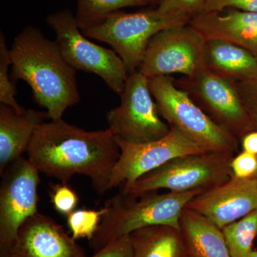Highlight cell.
Instances as JSON below:
<instances>
[{"instance_id":"cell-1","label":"cell","mask_w":257,"mask_h":257,"mask_svg":"<svg viewBox=\"0 0 257 257\" xmlns=\"http://www.w3.org/2000/svg\"><path fill=\"white\" fill-rule=\"evenodd\" d=\"M27 155L40 173L64 184L85 176L101 195L108 191L120 150L108 128L87 131L62 118L37 128Z\"/></svg>"},{"instance_id":"cell-2","label":"cell","mask_w":257,"mask_h":257,"mask_svg":"<svg viewBox=\"0 0 257 257\" xmlns=\"http://www.w3.org/2000/svg\"><path fill=\"white\" fill-rule=\"evenodd\" d=\"M10 50L12 80L25 81L34 99L46 109L50 120L62 119L80 100L76 70L64 59L56 41L33 26L15 37Z\"/></svg>"},{"instance_id":"cell-3","label":"cell","mask_w":257,"mask_h":257,"mask_svg":"<svg viewBox=\"0 0 257 257\" xmlns=\"http://www.w3.org/2000/svg\"><path fill=\"white\" fill-rule=\"evenodd\" d=\"M201 191L147 193L135 197L120 191L106 204V211L94 237L89 241L96 251L106 243L137 230L152 226H167L180 230V217L191 200Z\"/></svg>"},{"instance_id":"cell-4","label":"cell","mask_w":257,"mask_h":257,"mask_svg":"<svg viewBox=\"0 0 257 257\" xmlns=\"http://www.w3.org/2000/svg\"><path fill=\"white\" fill-rule=\"evenodd\" d=\"M190 20L185 15L167 13L157 7L136 13L121 10L82 32L88 38L110 45L130 74L140 68L152 37L165 29L189 24Z\"/></svg>"},{"instance_id":"cell-5","label":"cell","mask_w":257,"mask_h":257,"mask_svg":"<svg viewBox=\"0 0 257 257\" xmlns=\"http://www.w3.org/2000/svg\"><path fill=\"white\" fill-rule=\"evenodd\" d=\"M175 80L172 76L149 78L159 113L167 124L206 151L233 154L237 151L239 140L214 122L187 92L177 87Z\"/></svg>"},{"instance_id":"cell-6","label":"cell","mask_w":257,"mask_h":257,"mask_svg":"<svg viewBox=\"0 0 257 257\" xmlns=\"http://www.w3.org/2000/svg\"><path fill=\"white\" fill-rule=\"evenodd\" d=\"M234 157L230 152H207L177 157L121 190L135 197L162 189L173 192H204L233 177L230 165Z\"/></svg>"},{"instance_id":"cell-7","label":"cell","mask_w":257,"mask_h":257,"mask_svg":"<svg viewBox=\"0 0 257 257\" xmlns=\"http://www.w3.org/2000/svg\"><path fill=\"white\" fill-rule=\"evenodd\" d=\"M47 23L55 33V41L64 59L75 70L96 74L113 92L121 94L128 74L114 50L90 41L68 9L49 15Z\"/></svg>"},{"instance_id":"cell-8","label":"cell","mask_w":257,"mask_h":257,"mask_svg":"<svg viewBox=\"0 0 257 257\" xmlns=\"http://www.w3.org/2000/svg\"><path fill=\"white\" fill-rule=\"evenodd\" d=\"M119 106L108 111V130L128 143H150L164 138L170 126L162 119L150 91L149 78L140 71L128 74Z\"/></svg>"},{"instance_id":"cell-9","label":"cell","mask_w":257,"mask_h":257,"mask_svg":"<svg viewBox=\"0 0 257 257\" xmlns=\"http://www.w3.org/2000/svg\"><path fill=\"white\" fill-rule=\"evenodd\" d=\"M206 42L189 23L165 29L149 42L138 71L148 78L173 74L191 77L206 68Z\"/></svg>"},{"instance_id":"cell-10","label":"cell","mask_w":257,"mask_h":257,"mask_svg":"<svg viewBox=\"0 0 257 257\" xmlns=\"http://www.w3.org/2000/svg\"><path fill=\"white\" fill-rule=\"evenodd\" d=\"M175 82L214 122L239 141L246 134L255 130L234 81L204 68L194 75L184 76Z\"/></svg>"},{"instance_id":"cell-11","label":"cell","mask_w":257,"mask_h":257,"mask_svg":"<svg viewBox=\"0 0 257 257\" xmlns=\"http://www.w3.org/2000/svg\"><path fill=\"white\" fill-rule=\"evenodd\" d=\"M164 138L150 143L134 144L115 139L120 155L111 174L108 191L126 189L139 179L179 157L207 152L177 128L170 126Z\"/></svg>"},{"instance_id":"cell-12","label":"cell","mask_w":257,"mask_h":257,"mask_svg":"<svg viewBox=\"0 0 257 257\" xmlns=\"http://www.w3.org/2000/svg\"><path fill=\"white\" fill-rule=\"evenodd\" d=\"M40 172L22 157L8 166L0 184V256L4 254L24 223L38 211Z\"/></svg>"},{"instance_id":"cell-13","label":"cell","mask_w":257,"mask_h":257,"mask_svg":"<svg viewBox=\"0 0 257 257\" xmlns=\"http://www.w3.org/2000/svg\"><path fill=\"white\" fill-rule=\"evenodd\" d=\"M222 230L234 221L257 210V178L233 176L224 183L196 196L187 204Z\"/></svg>"},{"instance_id":"cell-14","label":"cell","mask_w":257,"mask_h":257,"mask_svg":"<svg viewBox=\"0 0 257 257\" xmlns=\"http://www.w3.org/2000/svg\"><path fill=\"white\" fill-rule=\"evenodd\" d=\"M77 240L62 225L38 212L25 221L0 257H86Z\"/></svg>"},{"instance_id":"cell-15","label":"cell","mask_w":257,"mask_h":257,"mask_svg":"<svg viewBox=\"0 0 257 257\" xmlns=\"http://www.w3.org/2000/svg\"><path fill=\"white\" fill-rule=\"evenodd\" d=\"M189 24L206 40L231 42L257 59V13L234 9L202 13L191 19Z\"/></svg>"},{"instance_id":"cell-16","label":"cell","mask_w":257,"mask_h":257,"mask_svg":"<svg viewBox=\"0 0 257 257\" xmlns=\"http://www.w3.org/2000/svg\"><path fill=\"white\" fill-rule=\"evenodd\" d=\"M47 119L46 111L24 108L19 112L0 104V175L27 153L37 128Z\"/></svg>"},{"instance_id":"cell-17","label":"cell","mask_w":257,"mask_h":257,"mask_svg":"<svg viewBox=\"0 0 257 257\" xmlns=\"http://www.w3.org/2000/svg\"><path fill=\"white\" fill-rule=\"evenodd\" d=\"M179 224L187 257H231L222 230L200 213L184 208Z\"/></svg>"},{"instance_id":"cell-18","label":"cell","mask_w":257,"mask_h":257,"mask_svg":"<svg viewBox=\"0 0 257 257\" xmlns=\"http://www.w3.org/2000/svg\"><path fill=\"white\" fill-rule=\"evenodd\" d=\"M206 68L220 77L243 80L257 74V59L234 44L219 39L206 42Z\"/></svg>"},{"instance_id":"cell-19","label":"cell","mask_w":257,"mask_h":257,"mask_svg":"<svg viewBox=\"0 0 257 257\" xmlns=\"http://www.w3.org/2000/svg\"><path fill=\"white\" fill-rule=\"evenodd\" d=\"M130 238L134 257H187L180 230L171 226H147Z\"/></svg>"},{"instance_id":"cell-20","label":"cell","mask_w":257,"mask_h":257,"mask_svg":"<svg viewBox=\"0 0 257 257\" xmlns=\"http://www.w3.org/2000/svg\"><path fill=\"white\" fill-rule=\"evenodd\" d=\"M157 5V0H77L75 18L79 28L83 31L124 8Z\"/></svg>"},{"instance_id":"cell-21","label":"cell","mask_w":257,"mask_h":257,"mask_svg":"<svg viewBox=\"0 0 257 257\" xmlns=\"http://www.w3.org/2000/svg\"><path fill=\"white\" fill-rule=\"evenodd\" d=\"M231 257H248L257 236V210L222 229Z\"/></svg>"},{"instance_id":"cell-22","label":"cell","mask_w":257,"mask_h":257,"mask_svg":"<svg viewBox=\"0 0 257 257\" xmlns=\"http://www.w3.org/2000/svg\"><path fill=\"white\" fill-rule=\"evenodd\" d=\"M106 207L94 209H76L67 217V225L71 236L74 239H87L89 241L94 237L105 214Z\"/></svg>"},{"instance_id":"cell-23","label":"cell","mask_w":257,"mask_h":257,"mask_svg":"<svg viewBox=\"0 0 257 257\" xmlns=\"http://www.w3.org/2000/svg\"><path fill=\"white\" fill-rule=\"evenodd\" d=\"M10 66H12L10 50L7 46L5 34L2 32L0 34V103L11 106L20 112L23 110L24 107L18 104L15 98L16 85L10 78Z\"/></svg>"},{"instance_id":"cell-24","label":"cell","mask_w":257,"mask_h":257,"mask_svg":"<svg viewBox=\"0 0 257 257\" xmlns=\"http://www.w3.org/2000/svg\"><path fill=\"white\" fill-rule=\"evenodd\" d=\"M51 202L57 212L64 216L76 210L79 203L77 193L67 184L60 183L54 186L50 193Z\"/></svg>"},{"instance_id":"cell-25","label":"cell","mask_w":257,"mask_h":257,"mask_svg":"<svg viewBox=\"0 0 257 257\" xmlns=\"http://www.w3.org/2000/svg\"><path fill=\"white\" fill-rule=\"evenodd\" d=\"M245 109L257 130V74L250 78L234 81Z\"/></svg>"},{"instance_id":"cell-26","label":"cell","mask_w":257,"mask_h":257,"mask_svg":"<svg viewBox=\"0 0 257 257\" xmlns=\"http://www.w3.org/2000/svg\"><path fill=\"white\" fill-rule=\"evenodd\" d=\"M157 8L167 13L185 15L191 19L201 14L206 0H157Z\"/></svg>"},{"instance_id":"cell-27","label":"cell","mask_w":257,"mask_h":257,"mask_svg":"<svg viewBox=\"0 0 257 257\" xmlns=\"http://www.w3.org/2000/svg\"><path fill=\"white\" fill-rule=\"evenodd\" d=\"M230 166L233 176L236 178L255 177L257 174V155L242 151L233 157Z\"/></svg>"},{"instance_id":"cell-28","label":"cell","mask_w":257,"mask_h":257,"mask_svg":"<svg viewBox=\"0 0 257 257\" xmlns=\"http://www.w3.org/2000/svg\"><path fill=\"white\" fill-rule=\"evenodd\" d=\"M226 9L257 13V0H206L203 13L220 12Z\"/></svg>"},{"instance_id":"cell-29","label":"cell","mask_w":257,"mask_h":257,"mask_svg":"<svg viewBox=\"0 0 257 257\" xmlns=\"http://www.w3.org/2000/svg\"><path fill=\"white\" fill-rule=\"evenodd\" d=\"M91 257H134L130 235L112 240Z\"/></svg>"},{"instance_id":"cell-30","label":"cell","mask_w":257,"mask_h":257,"mask_svg":"<svg viewBox=\"0 0 257 257\" xmlns=\"http://www.w3.org/2000/svg\"><path fill=\"white\" fill-rule=\"evenodd\" d=\"M242 151L257 155V130L246 134L241 140Z\"/></svg>"},{"instance_id":"cell-31","label":"cell","mask_w":257,"mask_h":257,"mask_svg":"<svg viewBox=\"0 0 257 257\" xmlns=\"http://www.w3.org/2000/svg\"><path fill=\"white\" fill-rule=\"evenodd\" d=\"M248 257H257V248L256 249H253Z\"/></svg>"},{"instance_id":"cell-32","label":"cell","mask_w":257,"mask_h":257,"mask_svg":"<svg viewBox=\"0 0 257 257\" xmlns=\"http://www.w3.org/2000/svg\"><path fill=\"white\" fill-rule=\"evenodd\" d=\"M256 178H257V174H256Z\"/></svg>"}]
</instances>
